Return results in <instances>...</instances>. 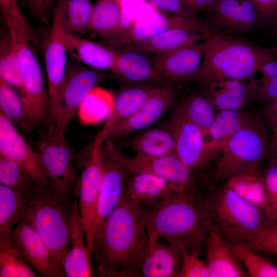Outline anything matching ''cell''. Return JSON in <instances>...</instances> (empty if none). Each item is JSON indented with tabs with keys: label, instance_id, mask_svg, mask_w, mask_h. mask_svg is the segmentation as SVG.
Here are the masks:
<instances>
[{
	"label": "cell",
	"instance_id": "55",
	"mask_svg": "<svg viewBox=\"0 0 277 277\" xmlns=\"http://www.w3.org/2000/svg\"><path fill=\"white\" fill-rule=\"evenodd\" d=\"M46 8L49 12L50 10L54 6H55L57 0H44Z\"/></svg>",
	"mask_w": 277,
	"mask_h": 277
},
{
	"label": "cell",
	"instance_id": "50",
	"mask_svg": "<svg viewBox=\"0 0 277 277\" xmlns=\"http://www.w3.org/2000/svg\"><path fill=\"white\" fill-rule=\"evenodd\" d=\"M186 9L197 18L201 12H209L220 0H180Z\"/></svg>",
	"mask_w": 277,
	"mask_h": 277
},
{
	"label": "cell",
	"instance_id": "20",
	"mask_svg": "<svg viewBox=\"0 0 277 277\" xmlns=\"http://www.w3.org/2000/svg\"><path fill=\"white\" fill-rule=\"evenodd\" d=\"M103 152L105 172L96 209L93 229V244L106 221L119 203L123 194L125 181L130 174L107 151L103 149Z\"/></svg>",
	"mask_w": 277,
	"mask_h": 277
},
{
	"label": "cell",
	"instance_id": "3",
	"mask_svg": "<svg viewBox=\"0 0 277 277\" xmlns=\"http://www.w3.org/2000/svg\"><path fill=\"white\" fill-rule=\"evenodd\" d=\"M203 60L194 82L217 78L247 80L275 56L269 48L233 35L216 33L204 39Z\"/></svg>",
	"mask_w": 277,
	"mask_h": 277
},
{
	"label": "cell",
	"instance_id": "42",
	"mask_svg": "<svg viewBox=\"0 0 277 277\" xmlns=\"http://www.w3.org/2000/svg\"><path fill=\"white\" fill-rule=\"evenodd\" d=\"M1 184L28 196L36 184L21 165L0 155Z\"/></svg>",
	"mask_w": 277,
	"mask_h": 277
},
{
	"label": "cell",
	"instance_id": "21",
	"mask_svg": "<svg viewBox=\"0 0 277 277\" xmlns=\"http://www.w3.org/2000/svg\"><path fill=\"white\" fill-rule=\"evenodd\" d=\"M68 53L57 33L51 29L44 50L47 77V90L50 106V115L47 133L55 130L59 95L66 74Z\"/></svg>",
	"mask_w": 277,
	"mask_h": 277
},
{
	"label": "cell",
	"instance_id": "22",
	"mask_svg": "<svg viewBox=\"0 0 277 277\" xmlns=\"http://www.w3.org/2000/svg\"><path fill=\"white\" fill-rule=\"evenodd\" d=\"M52 23L51 29L56 31L68 54L73 58L94 69L112 71L117 55L115 50L81 36L64 31L59 24Z\"/></svg>",
	"mask_w": 277,
	"mask_h": 277
},
{
	"label": "cell",
	"instance_id": "54",
	"mask_svg": "<svg viewBox=\"0 0 277 277\" xmlns=\"http://www.w3.org/2000/svg\"><path fill=\"white\" fill-rule=\"evenodd\" d=\"M270 23L271 24L272 32L277 37V11Z\"/></svg>",
	"mask_w": 277,
	"mask_h": 277
},
{
	"label": "cell",
	"instance_id": "43",
	"mask_svg": "<svg viewBox=\"0 0 277 277\" xmlns=\"http://www.w3.org/2000/svg\"><path fill=\"white\" fill-rule=\"evenodd\" d=\"M92 8L90 0H67L65 31L81 36L89 32Z\"/></svg>",
	"mask_w": 277,
	"mask_h": 277
},
{
	"label": "cell",
	"instance_id": "33",
	"mask_svg": "<svg viewBox=\"0 0 277 277\" xmlns=\"http://www.w3.org/2000/svg\"><path fill=\"white\" fill-rule=\"evenodd\" d=\"M131 147L135 154L150 156L174 155V143L167 125L146 128L132 139Z\"/></svg>",
	"mask_w": 277,
	"mask_h": 277
},
{
	"label": "cell",
	"instance_id": "5",
	"mask_svg": "<svg viewBox=\"0 0 277 277\" xmlns=\"http://www.w3.org/2000/svg\"><path fill=\"white\" fill-rule=\"evenodd\" d=\"M7 32L17 54L21 68L23 91L19 94L30 128L48 126L50 106L42 67L26 32L10 21L5 22Z\"/></svg>",
	"mask_w": 277,
	"mask_h": 277
},
{
	"label": "cell",
	"instance_id": "8",
	"mask_svg": "<svg viewBox=\"0 0 277 277\" xmlns=\"http://www.w3.org/2000/svg\"><path fill=\"white\" fill-rule=\"evenodd\" d=\"M37 152L53 192L58 197L72 201L85 159L78 161L65 134L56 131L47 133L40 142Z\"/></svg>",
	"mask_w": 277,
	"mask_h": 277
},
{
	"label": "cell",
	"instance_id": "51",
	"mask_svg": "<svg viewBox=\"0 0 277 277\" xmlns=\"http://www.w3.org/2000/svg\"><path fill=\"white\" fill-rule=\"evenodd\" d=\"M260 117L266 130L272 132L277 128V96L266 104Z\"/></svg>",
	"mask_w": 277,
	"mask_h": 277
},
{
	"label": "cell",
	"instance_id": "11",
	"mask_svg": "<svg viewBox=\"0 0 277 277\" xmlns=\"http://www.w3.org/2000/svg\"><path fill=\"white\" fill-rule=\"evenodd\" d=\"M105 77L104 71L85 65L67 69L59 95L55 131L65 134L85 97Z\"/></svg>",
	"mask_w": 277,
	"mask_h": 277
},
{
	"label": "cell",
	"instance_id": "40",
	"mask_svg": "<svg viewBox=\"0 0 277 277\" xmlns=\"http://www.w3.org/2000/svg\"><path fill=\"white\" fill-rule=\"evenodd\" d=\"M0 78L16 89L19 94L22 93L23 86L20 62L7 31L1 39Z\"/></svg>",
	"mask_w": 277,
	"mask_h": 277
},
{
	"label": "cell",
	"instance_id": "56",
	"mask_svg": "<svg viewBox=\"0 0 277 277\" xmlns=\"http://www.w3.org/2000/svg\"><path fill=\"white\" fill-rule=\"evenodd\" d=\"M269 50L272 54L275 56H277V45L272 48H269Z\"/></svg>",
	"mask_w": 277,
	"mask_h": 277
},
{
	"label": "cell",
	"instance_id": "19",
	"mask_svg": "<svg viewBox=\"0 0 277 277\" xmlns=\"http://www.w3.org/2000/svg\"><path fill=\"white\" fill-rule=\"evenodd\" d=\"M9 238L38 276H65L55 266L48 248L27 216L14 228Z\"/></svg>",
	"mask_w": 277,
	"mask_h": 277
},
{
	"label": "cell",
	"instance_id": "2",
	"mask_svg": "<svg viewBox=\"0 0 277 277\" xmlns=\"http://www.w3.org/2000/svg\"><path fill=\"white\" fill-rule=\"evenodd\" d=\"M211 217L205 205L186 189L156 210L148 213L149 241L163 240L201 256L206 244Z\"/></svg>",
	"mask_w": 277,
	"mask_h": 277
},
{
	"label": "cell",
	"instance_id": "38",
	"mask_svg": "<svg viewBox=\"0 0 277 277\" xmlns=\"http://www.w3.org/2000/svg\"><path fill=\"white\" fill-rule=\"evenodd\" d=\"M37 276L10 238L0 239V277Z\"/></svg>",
	"mask_w": 277,
	"mask_h": 277
},
{
	"label": "cell",
	"instance_id": "28",
	"mask_svg": "<svg viewBox=\"0 0 277 277\" xmlns=\"http://www.w3.org/2000/svg\"><path fill=\"white\" fill-rule=\"evenodd\" d=\"M161 86L155 83L123 85L115 95L112 113L102 129L108 133L113 126L133 115Z\"/></svg>",
	"mask_w": 277,
	"mask_h": 277
},
{
	"label": "cell",
	"instance_id": "34",
	"mask_svg": "<svg viewBox=\"0 0 277 277\" xmlns=\"http://www.w3.org/2000/svg\"><path fill=\"white\" fill-rule=\"evenodd\" d=\"M115 95L108 89L96 86L81 103L77 114L81 123L91 125L106 121L112 113Z\"/></svg>",
	"mask_w": 277,
	"mask_h": 277
},
{
	"label": "cell",
	"instance_id": "36",
	"mask_svg": "<svg viewBox=\"0 0 277 277\" xmlns=\"http://www.w3.org/2000/svg\"><path fill=\"white\" fill-rule=\"evenodd\" d=\"M249 102L268 103L277 96V56L258 69L247 80Z\"/></svg>",
	"mask_w": 277,
	"mask_h": 277
},
{
	"label": "cell",
	"instance_id": "37",
	"mask_svg": "<svg viewBox=\"0 0 277 277\" xmlns=\"http://www.w3.org/2000/svg\"><path fill=\"white\" fill-rule=\"evenodd\" d=\"M178 107L185 115L201 129L205 137L216 112L210 101L200 91H192L185 95Z\"/></svg>",
	"mask_w": 277,
	"mask_h": 277
},
{
	"label": "cell",
	"instance_id": "44",
	"mask_svg": "<svg viewBox=\"0 0 277 277\" xmlns=\"http://www.w3.org/2000/svg\"><path fill=\"white\" fill-rule=\"evenodd\" d=\"M243 242L255 250L277 256V222H267Z\"/></svg>",
	"mask_w": 277,
	"mask_h": 277
},
{
	"label": "cell",
	"instance_id": "7",
	"mask_svg": "<svg viewBox=\"0 0 277 277\" xmlns=\"http://www.w3.org/2000/svg\"><path fill=\"white\" fill-rule=\"evenodd\" d=\"M211 219L227 241H244L266 224L264 212L226 184L210 201L203 203Z\"/></svg>",
	"mask_w": 277,
	"mask_h": 277
},
{
	"label": "cell",
	"instance_id": "29",
	"mask_svg": "<svg viewBox=\"0 0 277 277\" xmlns=\"http://www.w3.org/2000/svg\"><path fill=\"white\" fill-rule=\"evenodd\" d=\"M255 114L242 110L216 111L214 120L205 138L208 148L217 154L228 141L253 118Z\"/></svg>",
	"mask_w": 277,
	"mask_h": 277
},
{
	"label": "cell",
	"instance_id": "49",
	"mask_svg": "<svg viewBox=\"0 0 277 277\" xmlns=\"http://www.w3.org/2000/svg\"><path fill=\"white\" fill-rule=\"evenodd\" d=\"M263 24L270 23L277 11V0H251Z\"/></svg>",
	"mask_w": 277,
	"mask_h": 277
},
{
	"label": "cell",
	"instance_id": "48",
	"mask_svg": "<svg viewBox=\"0 0 277 277\" xmlns=\"http://www.w3.org/2000/svg\"><path fill=\"white\" fill-rule=\"evenodd\" d=\"M163 12L188 18L199 19L190 14L180 0H145Z\"/></svg>",
	"mask_w": 277,
	"mask_h": 277
},
{
	"label": "cell",
	"instance_id": "53",
	"mask_svg": "<svg viewBox=\"0 0 277 277\" xmlns=\"http://www.w3.org/2000/svg\"><path fill=\"white\" fill-rule=\"evenodd\" d=\"M271 153L277 150V128L272 132L269 138Z\"/></svg>",
	"mask_w": 277,
	"mask_h": 277
},
{
	"label": "cell",
	"instance_id": "15",
	"mask_svg": "<svg viewBox=\"0 0 277 277\" xmlns=\"http://www.w3.org/2000/svg\"><path fill=\"white\" fill-rule=\"evenodd\" d=\"M187 189L152 174L133 173L125 181L124 193L136 207L150 213Z\"/></svg>",
	"mask_w": 277,
	"mask_h": 277
},
{
	"label": "cell",
	"instance_id": "47",
	"mask_svg": "<svg viewBox=\"0 0 277 277\" xmlns=\"http://www.w3.org/2000/svg\"><path fill=\"white\" fill-rule=\"evenodd\" d=\"M183 263L179 277H210L206 262L186 248H181Z\"/></svg>",
	"mask_w": 277,
	"mask_h": 277
},
{
	"label": "cell",
	"instance_id": "32",
	"mask_svg": "<svg viewBox=\"0 0 277 277\" xmlns=\"http://www.w3.org/2000/svg\"><path fill=\"white\" fill-rule=\"evenodd\" d=\"M27 196L0 184V239H8L14 228L27 216Z\"/></svg>",
	"mask_w": 277,
	"mask_h": 277
},
{
	"label": "cell",
	"instance_id": "4",
	"mask_svg": "<svg viewBox=\"0 0 277 277\" xmlns=\"http://www.w3.org/2000/svg\"><path fill=\"white\" fill-rule=\"evenodd\" d=\"M27 197L28 220L48 248L56 267L65 274L62 263L70 250L73 201L37 184Z\"/></svg>",
	"mask_w": 277,
	"mask_h": 277
},
{
	"label": "cell",
	"instance_id": "39",
	"mask_svg": "<svg viewBox=\"0 0 277 277\" xmlns=\"http://www.w3.org/2000/svg\"><path fill=\"white\" fill-rule=\"evenodd\" d=\"M236 258L252 277H277V266L241 241H227Z\"/></svg>",
	"mask_w": 277,
	"mask_h": 277
},
{
	"label": "cell",
	"instance_id": "14",
	"mask_svg": "<svg viewBox=\"0 0 277 277\" xmlns=\"http://www.w3.org/2000/svg\"><path fill=\"white\" fill-rule=\"evenodd\" d=\"M0 154L21 165L36 184L53 191L37 151L29 146L14 124L1 111Z\"/></svg>",
	"mask_w": 277,
	"mask_h": 277
},
{
	"label": "cell",
	"instance_id": "26",
	"mask_svg": "<svg viewBox=\"0 0 277 277\" xmlns=\"http://www.w3.org/2000/svg\"><path fill=\"white\" fill-rule=\"evenodd\" d=\"M199 86L216 111L242 110L249 102L247 80L217 78Z\"/></svg>",
	"mask_w": 277,
	"mask_h": 277
},
{
	"label": "cell",
	"instance_id": "25",
	"mask_svg": "<svg viewBox=\"0 0 277 277\" xmlns=\"http://www.w3.org/2000/svg\"><path fill=\"white\" fill-rule=\"evenodd\" d=\"M206 264L210 277H243L246 273L226 239L212 220L206 249Z\"/></svg>",
	"mask_w": 277,
	"mask_h": 277
},
{
	"label": "cell",
	"instance_id": "57",
	"mask_svg": "<svg viewBox=\"0 0 277 277\" xmlns=\"http://www.w3.org/2000/svg\"><path fill=\"white\" fill-rule=\"evenodd\" d=\"M272 159H275L277 160V150L270 154V155Z\"/></svg>",
	"mask_w": 277,
	"mask_h": 277
},
{
	"label": "cell",
	"instance_id": "30",
	"mask_svg": "<svg viewBox=\"0 0 277 277\" xmlns=\"http://www.w3.org/2000/svg\"><path fill=\"white\" fill-rule=\"evenodd\" d=\"M206 38L203 34L181 29H171L151 38L126 45L116 50H134L146 54L166 53Z\"/></svg>",
	"mask_w": 277,
	"mask_h": 277
},
{
	"label": "cell",
	"instance_id": "31",
	"mask_svg": "<svg viewBox=\"0 0 277 277\" xmlns=\"http://www.w3.org/2000/svg\"><path fill=\"white\" fill-rule=\"evenodd\" d=\"M123 22L120 0H96L93 5L89 32L105 39L118 33L124 27Z\"/></svg>",
	"mask_w": 277,
	"mask_h": 277
},
{
	"label": "cell",
	"instance_id": "23",
	"mask_svg": "<svg viewBox=\"0 0 277 277\" xmlns=\"http://www.w3.org/2000/svg\"><path fill=\"white\" fill-rule=\"evenodd\" d=\"M115 50L117 55L112 72L123 85L171 84L159 71L147 54L134 50Z\"/></svg>",
	"mask_w": 277,
	"mask_h": 277
},
{
	"label": "cell",
	"instance_id": "9",
	"mask_svg": "<svg viewBox=\"0 0 277 277\" xmlns=\"http://www.w3.org/2000/svg\"><path fill=\"white\" fill-rule=\"evenodd\" d=\"M106 135L100 131L82 167L76 195L79 210L91 256L93 252V229L98 199L105 172L103 146Z\"/></svg>",
	"mask_w": 277,
	"mask_h": 277
},
{
	"label": "cell",
	"instance_id": "52",
	"mask_svg": "<svg viewBox=\"0 0 277 277\" xmlns=\"http://www.w3.org/2000/svg\"><path fill=\"white\" fill-rule=\"evenodd\" d=\"M31 12L45 25L49 24V12L44 0H23Z\"/></svg>",
	"mask_w": 277,
	"mask_h": 277
},
{
	"label": "cell",
	"instance_id": "35",
	"mask_svg": "<svg viewBox=\"0 0 277 277\" xmlns=\"http://www.w3.org/2000/svg\"><path fill=\"white\" fill-rule=\"evenodd\" d=\"M227 180L226 185L242 198L264 211L266 190L263 174L259 168Z\"/></svg>",
	"mask_w": 277,
	"mask_h": 277
},
{
	"label": "cell",
	"instance_id": "24",
	"mask_svg": "<svg viewBox=\"0 0 277 277\" xmlns=\"http://www.w3.org/2000/svg\"><path fill=\"white\" fill-rule=\"evenodd\" d=\"M72 211L70 250L62 263L65 276H93L95 270L88 251L76 194L72 203Z\"/></svg>",
	"mask_w": 277,
	"mask_h": 277
},
{
	"label": "cell",
	"instance_id": "1",
	"mask_svg": "<svg viewBox=\"0 0 277 277\" xmlns=\"http://www.w3.org/2000/svg\"><path fill=\"white\" fill-rule=\"evenodd\" d=\"M148 215L123 191L93 244L91 259L99 276H141L140 267L149 245Z\"/></svg>",
	"mask_w": 277,
	"mask_h": 277
},
{
	"label": "cell",
	"instance_id": "6",
	"mask_svg": "<svg viewBox=\"0 0 277 277\" xmlns=\"http://www.w3.org/2000/svg\"><path fill=\"white\" fill-rule=\"evenodd\" d=\"M270 154L267 130L260 116L255 114L223 148L212 177L215 181L228 179L259 168Z\"/></svg>",
	"mask_w": 277,
	"mask_h": 277
},
{
	"label": "cell",
	"instance_id": "16",
	"mask_svg": "<svg viewBox=\"0 0 277 277\" xmlns=\"http://www.w3.org/2000/svg\"><path fill=\"white\" fill-rule=\"evenodd\" d=\"M204 22L217 33L229 35L248 33L263 24L251 0H220Z\"/></svg>",
	"mask_w": 277,
	"mask_h": 277
},
{
	"label": "cell",
	"instance_id": "45",
	"mask_svg": "<svg viewBox=\"0 0 277 277\" xmlns=\"http://www.w3.org/2000/svg\"><path fill=\"white\" fill-rule=\"evenodd\" d=\"M271 159L263 174L266 190V204L263 212L268 223L277 222V160Z\"/></svg>",
	"mask_w": 277,
	"mask_h": 277
},
{
	"label": "cell",
	"instance_id": "17",
	"mask_svg": "<svg viewBox=\"0 0 277 277\" xmlns=\"http://www.w3.org/2000/svg\"><path fill=\"white\" fill-rule=\"evenodd\" d=\"M176 98V92L171 84L161 86L135 113L113 126L108 131L105 142L113 143L147 128L156 122Z\"/></svg>",
	"mask_w": 277,
	"mask_h": 277
},
{
	"label": "cell",
	"instance_id": "13",
	"mask_svg": "<svg viewBox=\"0 0 277 277\" xmlns=\"http://www.w3.org/2000/svg\"><path fill=\"white\" fill-rule=\"evenodd\" d=\"M167 125L173 135L174 155L192 171L202 168L216 155L208 148L203 132L179 107Z\"/></svg>",
	"mask_w": 277,
	"mask_h": 277
},
{
	"label": "cell",
	"instance_id": "12",
	"mask_svg": "<svg viewBox=\"0 0 277 277\" xmlns=\"http://www.w3.org/2000/svg\"><path fill=\"white\" fill-rule=\"evenodd\" d=\"M106 146V151L130 173L152 174L187 189L194 186L192 170L175 155L150 156L135 154L129 156L115 149L113 143H107Z\"/></svg>",
	"mask_w": 277,
	"mask_h": 277
},
{
	"label": "cell",
	"instance_id": "41",
	"mask_svg": "<svg viewBox=\"0 0 277 277\" xmlns=\"http://www.w3.org/2000/svg\"><path fill=\"white\" fill-rule=\"evenodd\" d=\"M0 111L14 124L31 130L22 98L11 85L0 78Z\"/></svg>",
	"mask_w": 277,
	"mask_h": 277
},
{
	"label": "cell",
	"instance_id": "10",
	"mask_svg": "<svg viewBox=\"0 0 277 277\" xmlns=\"http://www.w3.org/2000/svg\"><path fill=\"white\" fill-rule=\"evenodd\" d=\"M171 29H181L201 33L206 38L217 33L204 21L172 14L159 12L149 22L138 21L129 24L115 35L101 40L105 46L116 50L126 45L147 40L162 32Z\"/></svg>",
	"mask_w": 277,
	"mask_h": 277
},
{
	"label": "cell",
	"instance_id": "27",
	"mask_svg": "<svg viewBox=\"0 0 277 277\" xmlns=\"http://www.w3.org/2000/svg\"><path fill=\"white\" fill-rule=\"evenodd\" d=\"M183 263L181 249L161 240L149 241L148 250L140 267L141 276H179Z\"/></svg>",
	"mask_w": 277,
	"mask_h": 277
},
{
	"label": "cell",
	"instance_id": "46",
	"mask_svg": "<svg viewBox=\"0 0 277 277\" xmlns=\"http://www.w3.org/2000/svg\"><path fill=\"white\" fill-rule=\"evenodd\" d=\"M0 7L5 21H11L20 26L27 32L33 44L37 46V40L18 6L17 0H0Z\"/></svg>",
	"mask_w": 277,
	"mask_h": 277
},
{
	"label": "cell",
	"instance_id": "18",
	"mask_svg": "<svg viewBox=\"0 0 277 277\" xmlns=\"http://www.w3.org/2000/svg\"><path fill=\"white\" fill-rule=\"evenodd\" d=\"M204 39L172 51L150 57L155 67L170 83L184 85L194 82L201 65Z\"/></svg>",
	"mask_w": 277,
	"mask_h": 277
}]
</instances>
